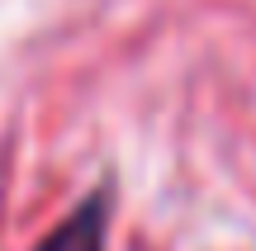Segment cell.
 <instances>
[{
  "label": "cell",
  "instance_id": "1",
  "mask_svg": "<svg viewBox=\"0 0 256 251\" xmlns=\"http://www.w3.org/2000/svg\"><path fill=\"white\" fill-rule=\"evenodd\" d=\"M104 228H110V199L90 195L38 251H104Z\"/></svg>",
  "mask_w": 256,
  "mask_h": 251
}]
</instances>
